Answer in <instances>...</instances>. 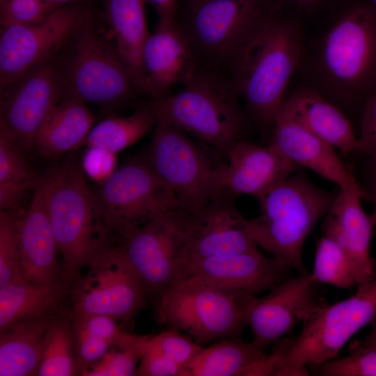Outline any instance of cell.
Wrapping results in <instances>:
<instances>
[{"label":"cell","instance_id":"cell-1","mask_svg":"<svg viewBox=\"0 0 376 376\" xmlns=\"http://www.w3.org/2000/svg\"><path fill=\"white\" fill-rule=\"evenodd\" d=\"M336 194L300 173L290 175L257 198L260 214L247 219L248 231L274 258L300 274L307 273L302 260L304 242L328 213Z\"/></svg>","mask_w":376,"mask_h":376},{"label":"cell","instance_id":"cell-2","mask_svg":"<svg viewBox=\"0 0 376 376\" xmlns=\"http://www.w3.org/2000/svg\"><path fill=\"white\" fill-rule=\"evenodd\" d=\"M48 210L69 288L104 248L116 242L99 212L93 191L80 167L68 163L44 175Z\"/></svg>","mask_w":376,"mask_h":376},{"label":"cell","instance_id":"cell-3","mask_svg":"<svg viewBox=\"0 0 376 376\" xmlns=\"http://www.w3.org/2000/svg\"><path fill=\"white\" fill-rule=\"evenodd\" d=\"M300 54L295 26L271 13L244 49L233 85L259 123L273 126Z\"/></svg>","mask_w":376,"mask_h":376},{"label":"cell","instance_id":"cell-4","mask_svg":"<svg viewBox=\"0 0 376 376\" xmlns=\"http://www.w3.org/2000/svg\"><path fill=\"white\" fill-rule=\"evenodd\" d=\"M269 14L265 0H208L188 7L187 15L178 21L189 40L197 73L233 85L244 49Z\"/></svg>","mask_w":376,"mask_h":376},{"label":"cell","instance_id":"cell-5","mask_svg":"<svg viewBox=\"0 0 376 376\" xmlns=\"http://www.w3.org/2000/svg\"><path fill=\"white\" fill-rule=\"evenodd\" d=\"M235 87L216 76L196 73L171 95L148 105L157 120L171 125L227 157L243 139L246 116Z\"/></svg>","mask_w":376,"mask_h":376},{"label":"cell","instance_id":"cell-6","mask_svg":"<svg viewBox=\"0 0 376 376\" xmlns=\"http://www.w3.org/2000/svg\"><path fill=\"white\" fill-rule=\"evenodd\" d=\"M256 299L254 295L187 274L169 288L154 307L160 323L203 346L239 337Z\"/></svg>","mask_w":376,"mask_h":376},{"label":"cell","instance_id":"cell-7","mask_svg":"<svg viewBox=\"0 0 376 376\" xmlns=\"http://www.w3.org/2000/svg\"><path fill=\"white\" fill-rule=\"evenodd\" d=\"M375 320L376 277L358 285L357 292L347 299L331 305L323 303L302 322L278 376L309 375L308 367L317 368L338 357L349 340Z\"/></svg>","mask_w":376,"mask_h":376},{"label":"cell","instance_id":"cell-8","mask_svg":"<svg viewBox=\"0 0 376 376\" xmlns=\"http://www.w3.org/2000/svg\"><path fill=\"white\" fill-rule=\"evenodd\" d=\"M146 159L188 212L202 209L222 189L224 163L214 164L188 134L162 121L157 120Z\"/></svg>","mask_w":376,"mask_h":376},{"label":"cell","instance_id":"cell-9","mask_svg":"<svg viewBox=\"0 0 376 376\" xmlns=\"http://www.w3.org/2000/svg\"><path fill=\"white\" fill-rule=\"evenodd\" d=\"M102 219L119 242L153 218L179 207L146 157L132 159L114 170L93 191Z\"/></svg>","mask_w":376,"mask_h":376},{"label":"cell","instance_id":"cell-10","mask_svg":"<svg viewBox=\"0 0 376 376\" xmlns=\"http://www.w3.org/2000/svg\"><path fill=\"white\" fill-rule=\"evenodd\" d=\"M185 214L180 207L164 212L118 242L144 297L154 306L169 288L187 274Z\"/></svg>","mask_w":376,"mask_h":376},{"label":"cell","instance_id":"cell-11","mask_svg":"<svg viewBox=\"0 0 376 376\" xmlns=\"http://www.w3.org/2000/svg\"><path fill=\"white\" fill-rule=\"evenodd\" d=\"M71 313L103 314L120 324L133 320L147 301L120 243L108 245L70 286Z\"/></svg>","mask_w":376,"mask_h":376},{"label":"cell","instance_id":"cell-12","mask_svg":"<svg viewBox=\"0 0 376 376\" xmlns=\"http://www.w3.org/2000/svg\"><path fill=\"white\" fill-rule=\"evenodd\" d=\"M73 54L62 75L68 94L85 103L123 104L141 93L116 46L95 30L90 15L76 36Z\"/></svg>","mask_w":376,"mask_h":376},{"label":"cell","instance_id":"cell-13","mask_svg":"<svg viewBox=\"0 0 376 376\" xmlns=\"http://www.w3.org/2000/svg\"><path fill=\"white\" fill-rule=\"evenodd\" d=\"M90 15L86 8L75 3L54 10L40 23L1 28V88L49 61L75 38Z\"/></svg>","mask_w":376,"mask_h":376},{"label":"cell","instance_id":"cell-14","mask_svg":"<svg viewBox=\"0 0 376 376\" xmlns=\"http://www.w3.org/2000/svg\"><path fill=\"white\" fill-rule=\"evenodd\" d=\"M63 88L62 75L49 61L1 88L0 134L22 150L34 148L36 135Z\"/></svg>","mask_w":376,"mask_h":376},{"label":"cell","instance_id":"cell-15","mask_svg":"<svg viewBox=\"0 0 376 376\" xmlns=\"http://www.w3.org/2000/svg\"><path fill=\"white\" fill-rule=\"evenodd\" d=\"M322 68L335 84L354 89L376 65V14L357 7L342 16L325 36L321 50Z\"/></svg>","mask_w":376,"mask_h":376},{"label":"cell","instance_id":"cell-16","mask_svg":"<svg viewBox=\"0 0 376 376\" xmlns=\"http://www.w3.org/2000/svg\"><path fill=\"white\" fill-rule=\"evenodd\" d=\"M234 197L221 189L200 210H185L187 266L206 258L258 250L248 231L247 219L234 204Z\"/></svg>","mask_w":376,"mask_h":376},{"label":"cell","instance_id":"cell-17","mask_svg":"<svg viewBox=\"0 0 376 376\" xmlns=\"http://www.w3.org/2000/svg\"><path fill=\"white\" fill-rule=\"evenodd\" d=\"M320 285L307 272L287 279L272 288L268 295L257 299L248 318L253 336L252 343L263 349L305 321L324 303Z\"/></svg>","mask_w":376,"mask_h":376},{"label":"cell","instance_id":"cell-18","mask_svg":"<svg viewBox=\"0 0 376 376\" xmlns=\"http://www.w3.org/2000/svg\"><path fill=\"white\" fill-rule=\"evenodd\" d=\"M146 95L152 100L166 97L176 86H185L197 73L189 40L178 19L158 22L142 51Z\"/></svg>","mask_w":376,"mask_h":376},{"label":"cell","instance_id":"cell-19","mask_svg":"<svg viewBox=\"0 0 376 376\" xmlns=\"http://www.w3.org/2000/svg\"><path fill=\"white\" fill-rule=\"evenodd\" d=\"M18 249L20 272L25 281L37 285L62 281L44 176L39 178L31 204L19 219Z\"/></svg>","mask_w":376,"mask_h":376},{"label":"cell","instance_id":"cell-20","mask_svg":"<svg viewBox=\"0 0 376 376\" xmlns=\"http://www.w3.org/2000/svg\"><path fill=\"white\" fill-rule=\"evenodd\" d=\"M368 198L360 185L340 189L325 215L324 234L345 251L353 267L357 286L376 277V262L370 255L373 225L361 200Z\"/></svg>","mask_w":376,"mask_h":376},{"label":"cell","instance_id":"cell-21","mask_svg":"<svg viewBox=\"0 0 376 376\" xmlns=\"http://www.w3.org/2000/svg\"><path fill=\"white\" fill-rule=\"evenodd\" d=\"M290 269L275 258H267L256 250L192 262L187 266V274L196 275L224 288L255 295L270 290L288 279Z\"/></svg>","mask_w":376,"mask_h":376},{"label":"cell","instance_id":"cell-22","mask_svg":"<svg viewBox=\"0 0 376 376\" xmlns=\"http://www.w3.org/2000/svg\"><path fill=\"white\" fill-rule=\"evenodd\" d=\"M222 171V189L235 197L250 195L256 198L286 178L296 166L271 143L260 146L245 140L229 152Z\"/></svg>","mask_w":376,"mask_h":376},{"label":"cell","instance_id":"cell-23","mask_svg":"<svg viewBox=\"0 0 376 376\" xmlns=\"http://www.w3.org/2000/svg\"><path fill=\"white\" fill-rule=\"evenodd\" d=\"M271 144L295 165L306 167L345 189L359 185L334 148L290 117L279 113Z\"/></svg>","mask_w":376,"mask_h":376},{"label":"cell","instance_id":"cell-24","mask_svg":"<svg viewBox=\"0 0 376 376\" xmlns=\"http://www.w3.org/2000/svg\"><path fill=\"white\" fill-rule=\"evenodd\" d=\"M297 121L344 155L361 151L352 125L335 106L317 92L301 89L286 97L279 112Z\"/></svg>","mask_w":376,"mask_h":376},{"label":"cell","instance_id":"cell-25","mask_svg":"<svg viewBox=\"0 0 376 376\" xmlns=\"http://www.w3.org/2000/svg\"><path fill=\"white\" fill-rule=\"evenodd\" d=\"M107 20L117 51L141 93L146 95L142 62L143 45L150 36L144 0H103Z\"/></svg>","mask_w":376,"mask_h":376},{"label":"cell","instance_id":"cell-26","mask_svg":"<svg viewBox=\"0 0 376 376\" xmlns=\"http://www.w3.org/2000/svg\"><path fill=\"white\" fill-rule=\"evenodd\" d=\"M95 115L79 98L67 93L52 108L34 142L42 156L57 157L85 143L93 126Z\"/></svg>","mask_w":376,"mask_h":376},{"label":"cell","instance_id":"cell-27","mask_svg":"<svg viewBox=\"0 0 376 376\" xmlns=\"http://www.w3.org/2000/svg\"><path fill=\"white\" fill-rule=\"evenodd\" d=\"M59 309L0 331V376L37 375L45 333Z\"/></svg>","mask_w":376,"mask_h":376},{"label":"cell","instance_id":"cell-28","mask_svg":"<svg viewBox=\"0 0 376 376\" xmlns=\"http://www.w3.org/2000/svg\"><path fill=\"white\" fill-rule=\"evenodd\" d=\"M69 290L63 281L37 285L22 281L0 288V331L59 309Z\"/></svg>","mask_w":376,"mask_h":376},{"label":"cell","instance_id":"cell-29","mask_svg":"<svg viewBox=\"0 0 376 376\" xmlns=\"http://www.w3.org/2000/svg\"><path fill=\"white\" fill-rule=\"evenodd\" d=\"M265 354L262 348L239 337L221 339L203 347L184 368L182 376H243Z\"/></svg>","mask_w":376,"mask_h":376},{"label":"cell","instance_id":"cell-30","mask_svg":"<svg viewBox=\"0 0 376 376\" xmlns=\"http://www.w3.org/2000/svg\"><path fill=\"white\" fill-rule=\"evenodd\" d=\"M38 376L78 375L69 307H61L52 319L44 338Z\"/></svg>","mask_w":376,"mask_h":376},{"label":"cell","instance_id":"cell-31","mask_svg":"<svg viewBox=\"0 0 376 376\" xmlns=\"http://www.w3.org/2000/svg\"><path fill=\"white\" fill-rule=\"evenodd\" d=\"M156 123V117L147 104L128 116L109 118L93 126L84 144L116 154L138 141Z\"/></svg>","mask_w":376,"mask_h":376},{"label":"cell","instance_id":"cell-32","mask_svg":"<svg viewBox=\"0 0 376 376\" xmlns=\"http://www.w3.org/2000/svg\"><path fill=\"white\" fill-rule=\"evenodd\" d=\"M312 279L322 285L349 289L357 285L351 261L343 248L331 237L324 234L318 240Z\"/></svg>","mask_w":376,"mask_h":376},{"label":"cell","instance_id":"cell-33","mask_svg":"<svg viewBox=\"0 0 376 376\" xmlns=\"http://www.w3.org/2000/svg\"><path fill=\"white\" fill-rule=\"evenodd\" d=\"M148 335L128 333L112 345L105 354L90 366L81 376L135 375Z\"/></svg>","mask_w":376,"mask_h":376},{"label":"cell","instance_id":"cell-34","mask_svg":"<svg viewBox=\"0 0 376 376\" xmlns=\"http://www.w3.org/2000/svg\"><path fill=\"white\" fill-rule=\"evenodd\" d=\"M24 212H0V288L24 281L22 276L18 249V226Z\"/></svg>","mask_w":376,"mask_h":376},{"label":"cell","instance_id":"cell-35","mask_svg":"<svg viewBox=\"0 0 376 376\" xmlns=\"http://www.w3.org/2000/svg\"><path fill=\"white\" fill-rule=\"evenodd\" d=\"M203 347L189 336L172 328L155 336H148L144 343L146 350L180 365L183 370Z\"/></svg>","mask_w":376,"mask_h":376},{"label":"cell","instance_id":"cell-36","mask_svg":"<svg viewBox=\"0 0 376 376\" xmlns=\"http://www.w3.org/2000/svg\"><path fill=\"white\" fill-rule=\"evenodd\" d=\"M316 369L321 376H376V347L354 341L349 355L329 360Z\"/></svg>","mask_w":376,"mask_h":376},{"label":"cell","instance_id":"cell-37","mask_svg":"<svg viewBox=\"0 0 376 376\" xmlns=\"http://www.w3.org/2000/svg\"><path fill=\"white\" fill-rule=\"evenodd\" d=\"M22 150L0 134V182L36 184L39 178L25 160Z\"/></svg>","mask_w":376,"mask_h":376},{"label":"cell","instance_id":"cell-38","mask_svg":"<svg viewBox=\"0 0 376 376\" xmlns=\"http://www.w3.org/2000/svg\"><path fill=\"white\" fill-rule=\"evenodd\" d=\"M52 12L45 0H0L1 26L36 24Z\"/></svg>","mask_w":376,"mask_h":376},{"label":"cell","instance_id":"cell-39","mask_svg":"<svg viewBox=\"0 0 376 376\" xmlns=\"http://www.w3.org/2000/svg\"><path fill=\"white\" fill-rule=\"evenodd\" d=\"M78 375L100 359L111 345L72 324Z\"/></svg>","mask_w":376,"mask_h":376},{"label":"cell","instance_id":"cell-40","mask_svg":"<svg viewBox=\"0 0 376 376\" xmlns=\"http://www.w3.org/2000/svg\"><path fill=\"white\" fill-rule=\"evenodd\" d=\"M272 351L265 354L244 373L243 376H277L285 365L293 339L283 337L274 343Z\"/></svg>","mask_w":376,"mask_h":376},{"label":"cell","instance_id":"cell-41","mask_svg":"<svg viewBox=\"0 0 376 376\" xmlns=\"http://www.w3.org/2000/svg\"><path fill=\"white\" fill-rule=\"evenodd\" d=\"M361 151L369 155L376 167V93L366 104L360 125Z\"/></svg>","mask_w":376,"mask_h":376},{"label":"cell","instance_id":"cell-42","mask_svg":"<svg viewBox=\"0 0 376 376\" xmlns=\"http://www.w3.org/2000/svg\"><path fill=\"white\" fill-rule=\"evenodd\" d=\"M115 154L95 148H88L84 159L85 171L93 179L104 181L114 171Z\"/></svg>","mask_w":376,"mask_h":376},{"label":"cell","instance_id":"cell-43","mask_svg":"<svg viewBox=\"0 0 376 376\" xmlns=\"http://www.w3.org/2000/svg\"><path fill=\"white\" fill-rule=\"evenodd\" d=\"M36 184L0 182V212L19 210V205L24 194L34 189Z\"/></svg>","mask_w":376,"mask_h":376},{"label":"cell","instance_id":"cell-44","mask_svg":"<svg viewBox=\"0 0 376 376\" xmlns=\"http://www.w3.org/2000/svg\"><path fill=\"white\" fill-rule=\"evenodd\" d=\"M155 10L158 22H169L177 19L178 0H144Z\"/></svg>","mask_w":376,"mask_h":376},{"label":"cell","instance_id":"cell-45","mask_svg":"<svg viewBox=\"0 0 376 376\" xmlns=\"http://www.w3.org/2000/svg\"><path fill=\"white\" fill-rule=\"evenodd\" d=\"M368 198L371 200L373 205V213L369 215L374 227H376V167H374V172L372 177L370 192L368 193Z\"/></svg>","mask_w":376,"mask_h":376},{"label":"cell","instance_id":"cell-46","mask_svg":"<svg viewBox=\"0 0 376 376\" xmlns=\"http://www.w3.org/2000/svg\"><path fill=\"white\" fill-rule=\"evenodd\" d=\"M373 327L368 335L361 340H356L360 345L376 347V320L373 323Z\"/></svg>","mask_w":376,"mask_h":376},{"label":"cell","instance_id":"cell-47","mask_svg":"<svg viewBox=\"0 0 376 376\" xmlns=\"http://www.w3.org/2000/svg\"><path fill=\"white\" fill-rule=\"evenodd\" d=\"M83 0H45V3L48 6L51 11H54L57 8L68 4L80 3Z\"/></svg>","mask_w":376,"mask_h":376},{"label":"cell","instance_id":"cell-48","mask_svg":"<svg viewBox=\"0 0 376 376\" xmlns=\"http://www.w3.org/2000/svg\"><path fill=\"white\" fill-rule=\"evenodd\" d=\"M208 0H187L188 7L194 6Z\"/></svg>","mask_w":376,"mask_h":376},{"label":"cell","instance_id":"cell-49","mask_svg":"<svg viewBox=\"0 0 376 376\" xmlns=\"http://www.w3.org/2000/svg\"><path fill=\"white\" fill-rule=\"evenodd\" d=\"M294 1L304 5H311L317 2L318 0H294Z\"/></svg>","mask_w":376,"mask_h":376},{"label":"cell","instance_id":"cell-50","mask_svg":"<svg viewBox=\"0 0 376 376\" xmlns=\"http://www.w3.org/2000/svg\"><path fill=\"white\" fill-rule=\"evenodd\" d=\"M373 1L374 2L375 5L376 6V0H373Z\"/></svg>","mask_w":376,"mask_h":376}]
</instances>
